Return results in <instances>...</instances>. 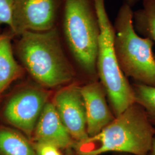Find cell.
<instances>
[{"label": "cell", "mask_w": 155, "mask_h": 155, "mask_svg": "<svg viewBox=\"0 0 155 155\" xmlns=\"http://www.w3.org/2000/svg\"><path fill=\"white\" fill-rule=\"evenodd\" d=\"M133 22L137 33L155 45V0H143L142 8L133 12Z\"/></svg>", "instance_id": "obj_12"}, {"label": "cell", "mask_w": 155, "mask_h": 155, "mask_svg": "<svg viewBox=\"0 0 155 155\" xmlns=\"http://www.w3.org/2000/svg\"><path fill=\"white\" fill-rule=\"evenodd\" d=\"M112 155H133L130 153H114Z\"/></svg>", "instance_id": "obj_19"}, {"label": "cell", "mask_w": 155, "mask_h": 155, "mask_svg": "<svg viewBox=\"0 0 155 155\" xmlns=\"http://www.w3.org/2000/svg\"><path fill=\"white\" fill-rule=\"evenodd\" d=\"M35 150L38 155H61L59 148L48 143L36 142Z\"/></svg>", "instance_id": "obj_16"}, {"label": "cell", "mask_w": 155, "mask_h": 155, "mask_svg": "<svg viewBox=\"0 0 155 155\" xmlns=\"http://www.w3.org/2000/svg\"><path fill=\"white\" fill-rule=\"evenodd\" d=\"M52 104L75 142L82 141L89 137L81 87L72 84L61 89L55 95Z\"/></svg>", "instance_id": "obj_8"}, {"label": "cell", "mask_w": 155, "mask_h": 155, "mask_svg": "<svg viewBox=\"0 0 155 155\" xmlns=\"http://www.w3.org/2000/svg\"><path fill=\"white\" fill-rule=\"evenodd\" d=\"M64 0H15L9 32L20 36L26 32H45L55 28Z\"/></svg>", "instance_id": "obj_6"}, {"label": "cell", "mask_w": 155, "mask_h": 155, "mask_svg": "<svg viewBox=\"0 0 155 155\" xmlns=\"http://www.w3.org/2000/svg\"><path fill=\"white\" fill-rule=\"evenodd\" d=\"M99 18L100 32L97 62L98 77L114 116H118L135 102L133 86L120 68L114 49L115 31L106 8L105 0H94Z\"/></svg>", "instance_id": "obj_5"}, {"label": "cell", "mask_w": 155, "mask_h": 155, "mask_svg": "<svg viewBox=\"0 0 155 155\" xmlns=\"http://www.w3.org/2000/svg\"><path fill=\"white\" fill-rule=\"evenodd\" d=\"M57 27L78 70L97 77L101 29L94 0H64Z\"/></svg>", "instance_id": "obj_2"}, {"label": "cell", "mask_w": 155, "mask_h": 155, "mask_svg": "<svg viewBox=\"0 0 155 155\" xmlns=\"http://www.w3.org/2000/svg\"><path fill=\"white\" fill-rule=\"evenodd\" d=\"M140 0H124V3L132 7L135 5Z\"/></svg>", "instance_id": "obj_17"}, {"label": "cell", "mask_w": 155, "mask_h": 155, "mask_svg": "<svg viewBox=\"0 0 155 155\" xmlns=\"http://www.w3.org/2000/svg\"><path fill=\"white\" fill-rule=\"evenodd\" d=\"M48 98L49 93L43 89L23 90L9 101L4 111L5 117L13 126L30 136L34 132Z\"/></svg>", "instance_id": "obj_7"}, {"label": "cell", "mask_w": 155, "mask_h": 155, "mask_svg": "<svg viewBox=\"0 0 155 155\" xmlns=\"http://www.w3.org/2000/svg\"><path fill=\"white\" fill-rule=\"evenodd\" d=\"M14 1L0 0V28L4 25H6L9 28Z\"/></svg>", "instance_id": "obj_15"}, {"label": "cell", "mask_w": 155, "mask_h": 155, "mask_svg": "<svg viewBox=\"0 0 155 155\" xmlns=\"http://www.w3.org/2000/svg\"><path fill=\"white\" fill-rule=\"evenodd\" d=\"M155 136V127L146 111L134 103L101 132L74 142L72 148L77 155H102L109 152L149 155Z\"/></svg>", "instance_id": "obj_1"}, {"label": "cell", "mask_w": 155, "mask_h": 155, "mask_svg": "<svg viewBox=\"0 0 155 155\" xmlns=\"http://www.w3.org/2000/svg\"><path fill=\"white\" fill-rule=\"evenodd\" d=\"M9 32L0 34V95L11 83L22 74V68L13 53Z\"/></svg>", "instance_id": "obj_11"}, {"label": "cell", "mask_w": 155, "mask_h": 155, "mask_svg": "<svg viewBox=\"0 0 155 155\" xmlns=\"http://www.w3.org/2000/svg\"><path fill=\"white\" fill-rule=\"evenodd\" d=\"M34 134L36 142L52 144L59 149L72 147L75 142L63 125L52 102H48L45 105Z\"/></svg>", "instance_id": "obj_10"}, {"label": "cell", "mask_w": 155, "mask_h": 155, "mask_svg": "<svg viewBox=\"0 0 155 155\" xmlns=\"http://www.w3.org/2000/svg\"><path fill=\"white\" fill-rule=\"evenodd\" d=\"M149 155H155V136L153 139V144H152V146Z\"/></svg>", "instance_id": "obj_18"}, {"label": "cell", "mask_w": 155, "mask_h": 155, "mask_svg": "<svg viewBox=\"0 0 155 155\" xmlns=\"http://www.w3.org/2000/svg\"><path fill=\"white\" fill-rule=\"evenodd\" d=\"M87 120V132L93 137L101 132L116 117L106 100L105 90L101 82L93 81L81 87Z\"/></svg>", "instance_id": "obj_9"}, {"label": "cell", "mask_w": 155, "mask_h": 155, "mask_svg": "<svg viewBox=\"0 0 155 155\" xmlns=\"http://www.w3.org/2000/svg\"><path fill=\"white\" fill-rule=\"evenodd\" d=\"M132 7L123 3L113 24L117 58L126 77L136 83L155 87V58L153 41L141 37L134 28Z\"/></svg>", "instance_id": "obj_4"}, {"label": "cell", "mask_w": 155, "mask_h": 155, "mask_svg": "<svg viewBox=\"0 0 155 155\" xmlns=\"http://www.w3.org/2000/svg\"><path fill=\"white\" fill-rule=\"evenodd\" d=\"M18 37V58L41 84L52 88L74 78L76 71L67 55L58 27L45 32H26Z\"/></svg>", "instance_id": "obj_3"}, {"label": "cell", "mask_w": 155, "mask_h": 155, "mask_svg": "<svg viewBox=\"0 0 155 155\" xmlns=\"http://www.w3.org/2000/svg\"><path fill=\"white\" fill-rule=\"evenodd\" d=\"M0 152L3 155H38L22 136L9 129L0 130Z\"/></svg>", "instance_id": "obj_13"}, {"label": "cell", "mask_w": 155, "mask_h": 155, "mask_svg": "<svg viewBox=\"0 0 155 155\" xmlns=\"http://www.w3.org/2000/svg\"><path fill=\"white\" fill-rule=\"evenodd\" d=\"M132 86L135 102L144 108L150 121L155 127V87L137 83Z\"/></svg>", "instance_id": "obj_14"}]
</instances>
